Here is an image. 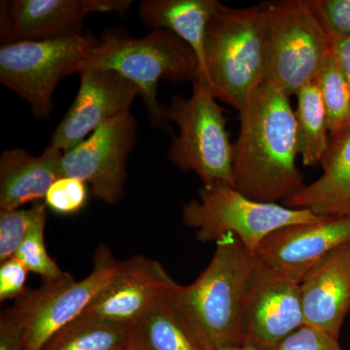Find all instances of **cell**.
<instances>
[{
    "instance_id": "6da1fadb",
    "label": "cell",
    "mask_w": 350,
    "mask_h": 350,
    "mask_svg": "<svg viewBox=\"0 0 350 350\" xmlns=\"http://www.w3.org/2000/svg\"><path fill=\"white\" fill-rule=\"evenodd\" d=\"M289 98L265 82L239 112L234 187L251 200L278 204L305 186L296 163L298 137Z\"/></svg>"
},
{
    "instance_id": "7a4b0ae2",
    "label": "cell",
    "mask_w": 350,
    "mask_h": 350,
    "mask_svg": "<svg viewBox=\"0 0 350 350\" xmlns=\"http://www.w3.org/2000/svg\"><path fill=\"white\" fill-rule=\"evenodd\" d=\"M208 266L191 284H178L174 296L207 349L245 344V312L255 254L234 234L216 241Z\"/></svg>"
},
{
    "instance_id": "3957f363",
    "label": "cell",
    "mask_w": 350,
    "mask_h": 350,
    "mask_svg": "<svg viewBox=\"0 0 350 350\" xmlns=\"http://www.w3.org/2000/svg\"><path fill=\"white\" fill-rule=\"evenodd\" d=\"M202 78L216 100L241 111L266 79L261 3L232 8L218 1L207 25Z\"/></svg>"
},
{
    "instance_id": "277c9868",
    "label": "cell",
    "mask_w": 350,
    "mask_h": 350,
    "mask_svg": "<svg viewBox=\"0 0 350 350\" xmlns=\"http://www.w3.org/2000/svg\"><path fill=\"white\" fill-rule=\"evenodd\" d=\"M107 69L118 72L139 90L149 120L159 129H167L163 107L157 100L160 80L193 82L200 75L194 51L167 29H152L147 36L133 38L121 31H107L98 45L75 69Z\"/></svg>"
},
{
    "instance_id": "5b68a950",
    "label": "cell",
    "mask_w": 350,
    "mask_h": 350,
    "mask_svg": "<svg viewBox=\"0 0 350 350\" xmlns=\"http://www.w3.org/2000/svg\"><path fill=\"white\" fill-rule=\"evenodd\" d=\"M266 79L288 96L317 79L332 51V36L315 0L262 2Z\"/></svg>"
},
{
    "instance_id": "8992f818",
    "label": "cell",
    "mask_w": 350,
    "mask_h": 350,
    "mask_svg": "<svg viewBox=\"0 0 350 350\" xmlns=\"http://www.w3.org/2000/svg\"><path fill=\"white\" fill-rule=\"evenodd\" d=\"M192 85L190 98L174 96L170 107H163V118L179 129L167 158L182 172H194L204 185L224 182L234 186V144L226 126L224 108L202 76Z\"/></svg>"
},
{
    "instance_id": "52a82bcc",
    "label": "cell",
    "mask_w": 350,
    "mask_h": 350,
    "mask_svg": "<svg viewBox=\"0 0 350 350\" xmlns=\"http://www.w3.org/2000/svg\"><path fill=\"white\" fill-rule=\"evenodd\" d=\"M321 218L308 209L251 200L224 182L202 185L199 199L191 200L182 207L184 224L195 230L202 243H216L232 234L253 254L276 230Z\"/></svg>"
},
{
    "instance_id": "ba28073f",
    "label": "cell",
    "mask_w": 350,
    "mask_h": 350,
    "mask_svg": "<svg viewBox=\"0 0 350 350\" xmlns=\"http://www.w3.org/2000/svg\"><path fill=\"white\" fill-rule=\"evenodd\" d=\"M91 32L45 40L18 41L0 49V81L27 101L36 119L53 111V94L96 47Z\"/></svg>"
},
{
    "instance_id": "9c48e42d",
    "label": "cell",
    "mask_w": 350,
    "mask_h": 350,
    "mask_svg": "<svg viewBox=\"0 0 350 350\" xmlns=\"http://www.w3.org/2000/svg\"><path fill=\"white\" fill-rule=\"evenodd\" d=\"M120 265L100 245L93 271L82 280L66 273L59 280L43 282L38 289L27 290L11 308L24 331L25 350H40L57 331L80 317L114 278Z\"/></svg>"
},
{
    "instance_id": "30bf717a",
    "label": "cell",
    "mask_w": 350,
    "mask_h": 350,
    "mask_svg": "<svg viewBox=\"0 0 350 350\" xmlns=\"http://www.w3.org/2000/svg\"><path fill=\"white\" fill-rule=\"evenodd\" d=\"M137 142V120L131 111L123 113L64 153L63 176L75 177L91 186L96 199L117 204L123 198L126 162Z\"/></svg>"
},
{
    "instance_id": "8fae6325",
    "label": "cell",
    "mask_w": 350,
    "mask_h": 350,
    "mask_svg": "<svg viewBox=\"0 0 350 350\" xmlns=\"http://www.w3.org/2000/svg\"><path fill=\"white\" fill-rule=\"evenodd\" d=\"M304 325L300 283L255 256L254 275L245 312V344L275 350Z\"/></svg>"
},
{
    "instance_id": "7c38bea8",
    "label": "cell",
    "mask_w": 350,
    "mask_h": 350,
    "mask_svg": "<svg viewBox=\"0 0 350 350\" xmlns=\"http://www.w3.org/2000/svg\"><path fill=\"white\" fill-rule=\"evenodd\" d=\"M75 101L51 137L49 146L68 152L110 120L130 111L139 90L116 71L87 69L78 73Z\"/></svg>"
},
{
    "instance_id": "4fadbf2b",
    "label": "cell",
    "mask_w": 350,
    "mask_h": 350,
    "mask_svg": "<svg viewBox=\"0 0 350 350\" xmlns=\"http://www.w3.org/2000/svg\"><path fill=\"white\" fill-rule=\"evenodd\" d=\"M177 285L160 262L137 255L121 262L116 275L83 313L129 326Z\"/></svg>"
},
{
    "instance_id": "5bb4252c",
    "label": "cell",
    "mask_w": 350,
    "mask_h": 350,
    "mask_svg": "<svg viewBox=\"0 0 350 350\" xmlns=\"http://www.w3.org/2000/svg\"><path fill=\"white\" fill-rule=\"evenodd\" d=\"M350 241V217H322L290 225L267 237L255 256L282 275L301 283L327 254Z\"/></svg>"
},
{
    "instance_id": "9a60e30c",
    "label": "cell",
    "mask_w": 350,
    "mask_h": 350,
    "mask_svg": "<svg viewBox=\"0 0 350 350\" xmlns=\"http://www.w3.org/2000/svg\"><path fill=\"white\" fill-rule=\"evenodd\" d=\"M0 7L4 45L81 34L85 17L96 13V0H12Z\"/></svg>"
},
{
    "instance_id": "2e32d148",
    "label": "cell",
    "mask_w": 350,
    "mask_h": 350,
    "mask_svg": "<svg viewBox=\"0 0 350 350\" xmlns=\"http://www.w3.org/2000/svg\"><path fill=\"white\" fill-rule=\"evenodd\" d=\"M304 324L340 338L350 310V241L313 267L300 283Z\"/></svg>"
},
{
    "instance_id": "e0dca14e",
    "label": "cell",
    "mask_w": 350,
    "mask_h": 350,
    "mask_svg": "<svg viewBox=\"0 0 350 350\" xmlns=\"http://www.w3.org/2000/svg\"><path fill=\"white\" fill-rule=\"evenodd\" d=\"M320 165L321 176L283 204L308 209L321 217H350V126L330 135Z\"/></svg>"
},
{
    "instance_id": "ac0fdd59",
    "label": "cell",
    "mask_w": 350,
    "mask_h": 350,
    "mask_svg": "<svg viewBox=\"0 0 350 350\" xmlns=\"http://www.w3.org/2000/svg\"><path fill=\"white\" fill-rule=\"evenodd\" d=\"M63 156L49 145L36 157L24 149L4 151L0 156V211L45 199L51 186L63 177Z\"/></svg>"
},
{
    "instance_id": "d6986e66",
    "label": "cell",
    "mask_w": 350,
    "mask_h": 350,
    "mask_svg": "<svg viewBox=\"0 0 350 350\" xmlns=\"http://www.w3.org/2000/svg\"><path fill=\"white\" fill-rule=\"evenodd\" d=\"M175 288L129 325L130 350H208L175 299Z\"/></svg>"
},
{
    "instance_id": "ffe728a7",
    "label": "cell",
    "mask_w": 350,
    "mask_h": 350,
    "mask_svg": "<svg viewBox=\"0 0 350 350\" xmlns=\"http://www.w3.org/2000/svg\"><path fill=\"white\" fill-rule=\"evenodd\" d=\"M217 3V0H144L139 4V18L146 27L167 29L187 43L199 59L202 75L207 25Z\"/></svg>"
},
{
    "instance_id": "44dd1931",
    "label": "cell",
    "mask_w": 350,
    "mask_h": 350,
    "mask_svg": "<svg viewBox=\"0 0 350 350\" xmlns=\"http://www.w3.org/2000/svg\"><path fill=\"white\" fill-rule=\"evenodd\" d=\"M296 96L299 154L304 165L315 167L321 163L330 140L325 105L315 80L301 88Z\"/></svg>"
},
{
    "instance_id": "7402d4cb",
    "label": "cell",
    "mask_w": 350,
    "mask_h": 350,
    "mask_svg": "<svg viewBox=\"0 0 350 350\" xmlns=\"http://www.w3.org/2000/svg\"><path fill=\"white\" fill-rule=\"evenodd\" d=\"M40 350H130L129 326L82 313L57 331Z\"/></svg>"
},
{
    "instance_id": "603a6c76",
    "label": "cell",
    "mask_w": 350,
    "mask_h": 350,
    "mask_svg": "<svg viewBox=\"0 0 350 350\" xmlns=\"http://www.w3.org/2000/svg\"><path fill=\"white\" fill-rule=\"evenodd\" d=\"M315 81L325 105L330 135H337L350 126V87L333 47Z\"/></svg>"
},
{
    "instance_id": "cb8c5ba5",
    "label": "cell",
    "mask_w": 350,
    "mask_h": 350,
    "mask_svg": "<svg viewBox=\"0 0 350 350\" xmlns=\"http://www.w3.org/2000/svg\"><path fill=\"white\" fill-rule=\"evenodd\" d=\"M46 221L47 209L36 219L15 256L24 262L31 273L40 275L44 282H49L59 280L66 275V271L59 268L46 250L44 239Z\"/></svg>"
},
{
    "instance_id": "d4e9b609",
    "label": "cell",
    "mask_w": 350,
    "mask_h": 350,
    "mask_svg": "<svg viewBox=\"0 0 350 350\" xmlns=\"http://www.w3.org/2000/svg\"><path fill=\"white\" fill-rule=\"evenodd\" d=\"M47 209L42 202L29 208L0 211V262L15 256L38 216Z\"/></svg>"
},
{
    "instance_id": "484cf974",
    "label": "cell",
    "mask_w": 350,
    "mask_h": 350,
    "mask_svg": "<svg viewBox=\"0 0 350 350\" xmlns=\"http://www.w3.org/2000/svg\"><path fill=\"white\" fill-rule=\"evenodd\" d=\"M87 184L75 177L63 176L54 182L48 190L44 204L61 215L79 213L86 204Z\"/></svg>"
},
{
    "instance_id": "4316f807",
    "label": "cell",
    "mask_w": 350,
    "mask_h": 350,
    "mask_svg": "<svg viewBox=\"0 0 350 350\" xmlns=\"http://www.w3.org/2000/svg\"><path fill=\"white\" fill-rule=\"evenodd\" d=\"M275 350H342L337 338L315 327L304 324L288 335Z\"/></svg>"
},
{
    "instance_id": "83f0119b",
    "label": "cell",
    "mask_w": 350,
    "mask_h": 350,
    "mask_svg": "<svg viewBox=\"0 0 350 350\" xmlns=\"http://www.w3.org/2000/svg\"><path fill=\"white\" fill-rule=\"evenodd\" d=\"M29 271L19 258L14 256L0 262V301L17 300L27 291Z\"/></svg>"
},
{
    "instance_id": "f1b7e54d",
    "label": "cell",
    "mask_w": 350,
    "mask_h": 350,
    "mask_svg": "<svg viewBox=\"0 0 350 350\" xmlns=\"http://www.w3.org/2000/svg\"><path fill=\"white\" fill-rule=\"evenodd\" d=\"M332 39L350 36V0H315Z\"/></svg>"
},
{
    "instance_id": "f546056e",
    "label": "cell",
    "mask_w": 350,
    "mask_h": 350,
    "mask_svg": "<svg viewBox=\"0 0 350 350\" xmlns=\"http://www.w3.org/2000/svg\"><path fill=\"white\" fill-rule=\"evenodd\" d=\"M0 350H25L24 331L11 308L0 317Z\"/></svg>"
},
{
    "instance_id": "4dcf8cb0",
    "label": "cell",
    "mask_w": 350,
    "mask_h": 350,
    "mask_svg": "<svg viewBox=\"0 0 350 350\" xmlns=\"http://www.w3.org/2000/svg\"><path fill=\"white\" fill-rule=\"evenodd\" d=\"M332 47L350 87V36L332 39Z\"/></svg>"
},
{
    "instance_id": "1f68e13d",
    "label": "cell",
    "mask_w": 350,
    "mask_h": 350,
    "mask_svg": "<svg viewBox=\"0 0 350 350\" xmlns=\"http://www.w3.org/2000/svg\"><path fill=\"white\" fill-rule=\"evenodd\" d=\"M209 350H261L255 349V347H248V345H241V347H219V349H213Z\"/></svg>"
}]
</instances>
